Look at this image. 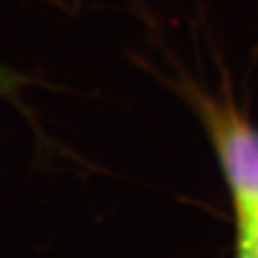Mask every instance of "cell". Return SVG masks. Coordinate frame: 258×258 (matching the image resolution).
Here are the masks:
<instances>
[{
	"instance_id": "obj_1",
	"label": "cell",
	"mask_w": 258,
	"mask_h": 258,
	"mask_svg": "<svg viewBox=\"0 0 258 258\" xmlns=\"http://www.w3.org/2000/svg\"><path fill=\"white\" fill-rule=\"evenodd\" d=\"M211 132L237 212L239 241L258 230V130L233 109L211 105Z\"/></svg>"
},
{
	"instance_id": "obj_2",
	"label": "cell",
	"mask_w": 258,
	"mask_h": 258,
	"mask_svg": "<svg viewBox=\"0 0 258 258\" xmlns=\"http://www.w3.org/2000/svg\"><path fill=\"white\" fill-rule=\"evenodd\" d=\"M239 250L250 254L252 258H258V230L247 241H239Z\"/></svg>"
}]
</instances>
